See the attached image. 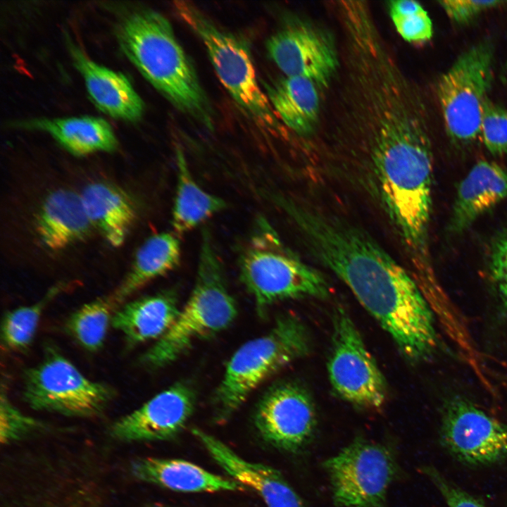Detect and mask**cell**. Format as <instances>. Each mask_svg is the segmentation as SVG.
Wrapping results in <instances>:
<instances>
[{"instance_id": "cell-1", "label": "cell", "mask_w": 507, "mask_h": 507, "mask_svg": "<svg viewBox=\"0 0 507 507\" xmlns=\"http://www.w3.org/2000/svg\"><path fill=\"white\" fill-rule=\"evenodd\" d=\"M310 252L351 289L411 361L439 342L432 310L418 284L368 232L306 204L290 212Z\"/></svg>"}, {"instance_id": "cell-2", "label": "cell", "mask_w": 507, "mask_h": 507, "mask_svg": "<svg viewBox=\"0 0 507 507\" xmlns=\"http://www.w3.org/2000/svg\"><path fill=\"white\" fill-rule=\"evenodd\" d=\"M368 161L385 213L411 260L422 265L432 210L433 156L429 134L379 151Z\"/></svg>"}, {"instance_id": "cell-3", "label": "cell", "mask_w": 507, "mask_h": 507, "mask_svg": "<svg viewBox=\"0 0 507 507\" xmlns=\"http://www.w3.org/2000/svg\"><path fill=\"white\" fill-rule=\"evenodd\" d=\"M120 46L141 74L181 111L212 127V112L196 71L168 19L142 9L127 16L118 32Z\"/></svg>"}, {"instance_id": "cell-4", "label": "cell", "mask_w": 507, "mask_h": 507, "mask_svg": "<svg viewBox=\"0 0 507 507\" xmlns=\"http://www.w3.org/2000/svg\"><path fill=\"white\" fill-rule=\"evenodd\" d=\"M237 308L226 285L220 257L209 230H204L194 288L168 331L143 354L151 368L166 366L198 341L213 337L235 320Z\"/></svg>"}, {"instance_id": "cell-5", "label": "cell", "mask_w": 507, "mask_h": 507, "mask_svg": "<svg viewBox=\"0 0 507 507\" xmlns=\"http://www.w3.org/2000/svg\"><path fill=\"white\" fill-rule=\"evenodd\" d=\"M239 278L254 299L258 314L273 304L303 297L326 298L330 287L323 274L302 261L259 217L239 258Z\"/></svg>"}, {"instance_id": "cell-6", "label": "cell", "mask_w": 507, "mask_h": 507, "mask_svg": "<svg viewBox=\"0 0 507 507\" xmlns=\"http://www.w3.org/2000/svg\"><path fill=\"white\" fill-rule=\"evenodd\" d=\"M309 350V334L299 318H278L268 332L243 344L230 358L213 395L216 418L230 417L256 388Z\"/></svg>"}, {"instance_id": "cell-7", "label": "cell", "mask_w": 507, "mask_h": 507, "mask_svg": "<svg viewBox=\"0 0 507 507\" xmlns=\"http://www.w3.org/2000/svg\"><path fill=\"white\" fill-rule=\"evenodd\" d=\"M174 8L203 42L219 80L237 105L263 127L278 130L277 117L259 86L246 43L218 27L190 2L176 1Z\"/></svg>"}, {"instance_id": "cell-8", "label": "cell", "mask_w": 507, "mask_h": 507, "mask_svg": "<svg viewBox=\"0 0 507 507\" xmlns=\"http://www.w3.org/2000/svg\"><path fill=\"white\" fill-rule=\"evenodd\" d=\"M115 395L111 387L88 379L53 346H46L41 361L24 372L23 400L35 410L91 417Z\"/></svg>"}, {"instance_id": "cell-9", "label": "cell", "mask_w": 507, "mask_h": 507, "mask_svg": "<svg viewBox=\"0 0 507 507\" xmlns=\"http://www.w3.org/2000/svg\"><path fill=\"white\" fill-rule=\"evenodd\" d=\"M494 54L490 42H479L463 52L439 80L446 131L456 144L471 143L480 134L482 107L493 81Z\"/></svg>"}, {"instance_id": "cell-10", "label": "cell", "mask_w": 507, "mask_h": 507, "mask_svg": "<svg viewBox=\"0 0 507 507\" xmlns=\"http://www.w3.org/2000/svg\"><path fill=\"white\" fill-rule=\"evenodd\" d=\"M323 467L337 507H387V490L398 468L389 446L357 437Z\"/></svg>"}, {"instance_id": "cell-11", "label": "cell", "mask_w": 507, "mask_h": 507, "mask_svg": "<svg viewBox=\"0 0 507 507\" xmlns=\"http://www.w3.org/2000/svg\"><path fill=\"white\" fill-rule=\"evenodd\" d=\"M327 373L334 392L362 409L377 410L387 399V384L349 313L337 306L332 315Z\"/></svg>"}, {"instance_id": "cell-12", "label": "cell", "mask_w": 507, "mask_h": 507, "mask_svg": "<svg viewBox=\"0 0 507 507\" xmlns=\"http://www.w3.org/2000/svg\"><path fill=\"white\" fill-rule=\"evenodd\" d=\"M441 443L461 463L490 465L507 458V425L459 396L444 405Z\"/></svg>"}, {"instance_id": "cell-13", "label": "cell", "mask_w": 507, "mask_h": 507, "mask_svg": "<svg viewBox=\"0 0 507 507\" xmlns=\"http://www.w3.org/2000/svg\"><path fill=\"white\" fill-rule=\"evenodd\" d=\"M254 425L262 439L288 453H299L310 443L316 425L313 399L301 385L282 382L270 387L260 399Z\"/></svg>"}, {"instance_id": "cell-14", "label": "cell", "mask_w": 507, "mask_h": 507, "mask_svg": "<svg viewBox=\"0 0 507 507\" xmlns=\"http://www.w3.org/2000/svg\"><path fill=\"white\" fill-rule=\"evenodd\" d=\"M268 53L287 77H302L327 87L340 68L338 52L321 30L305 23L289 24L272 35Z\"/></svg>"}, {"instance_id": "cell-15", "label": "cell", "mask_w": 507, "mask_h": 507, "mask_svg": "<svg viewBox=\"0 0 507 507\" xmlns=\"http://www.w3.org/2000/svg\"><path fill=\"white\" fill-rule=\"evenodd\" d=\"M195 403L192 386L175 383L116 420L111 434L118 440L130 442L169 439L184 429Z\"/></svg>"}, {"instance_id": "cell-16", "label": "cell", "mask_w": 507, "mask_h": 507, "mask_svg": "<svg viewBox=\"0 0 507 507\" xmlns=\"http://www.w3.org/2000/svg\"><path fill=\"white\" fill-rule=\"evenodd\" d=\"M192 434L214 461L237 483L255 491L267 507H305L303 500L276 469L244 460L215 437L198 428Z\"/></svg>"}, {"instance_id": "cell-17", "label": "cell", "mask_w": 507, "mask_h": 507, "mask_svg": "<svg viewBox=\"0 0 507 507\" xmlns=\"http://www.w3.org/2000/svg\"><path fill=\"white\" fill-rule=\"evenodd\" d=\"M94 227L80 194L61 189L49 193L37 214L35 232L51 251L65 249L90 236Z\"/></svg>"}, {"instance_id": "cell-18", "label": "cell", "mask_w": 507, "mask_h": 507, "mask_svg": "<svg viewBox=\"0 0 507 507\" xmlns=\"http://www.w3.org/2000/svg\"><path fill=\"white\" fill-rule=\"evenodd\" d=\"M68 46L74 65L96 107L115 118L138 120L144 113V103L127 78L94 63L72 43Z\"/></svg>"}, {"instance_id": "cell-19", "label": "cell", "mask_w": 507, "mask_h": 507, "mask_svg": "<svg viewBox=\"0 0 507 507\" xmlns=\"http://www.w3.org/2000/svg\"><path fill=\"white\" fill-rule=\"evenodd\" d=\"M180 309L176 293L163 291L125 303L113 315L111 325L129 346L163 337L176 320Z\"/></svg>"}, {"instance_id": "cell-20", "label": "cell", "mask_w": 507, "mask_h": 507, "mask_svg": "<svg viewBox=\"0 0 507 507\" xmlns=\"http://www.w3.org/2000/svg\"><path fill=\"white\" fill-rule=\"evenodd\" d=\"M506 197L507 171L494 162L478 161L458 187L451 230L463 231Z\"/></svg>"}, {"instance_id": "cell-21", "label": "cell", "mask_w": 507, "mask_h": 507, "mask_svg": "<svg viewBox=\"0 0 507 507\" xmlns=\"http://www.w3.org/2000/svg\"><path fill=\"white\" fill-rule=\"evenodd\" d=\"M131 469L139 480L175 492H215L242 489L235 481L182 459L142 458L133 462Z\"/></svg>"}, {"instance_id": "cell-22", "label": "cell", "mask_w": 507, "mask_h": 507, "mask_svg": "<svg viewBox=\"0 0 507 507\" xmlns=\"http://www.w3.org/2000/svg\"><path fill=\"white\" fill-rule=\"evenodd\" d=\"M80 196L94 229L112 246H120L137 218L131 197L120 187L104 182L88 184Z\"/></svg>"}, {"instance_id": "cell-23", "label": "cell", "mask_w": 507, "mask_h": 507, "mask_svg": "<svg viewBox=\"0 0 507 507\" xmlns=\"http://www.w3.org/2000/svg\"><path fill=\"white\" fill-rule=\"evenodd\" d=\"M267 94L274 112L288 128L300 136L313 134L320 115L318 87L313 81L285 76L268 86Z\"/></svg>"}, {"instance_id": "cell-24", "label": "cell", "mask_w": 507, "mask_h": 507, "mask_svg": "<svg viewBox=\"0 0 507 507\" xmlns=\"http://www.w3.org/2000/svg\"><path fill=\"white\" fill-rule=\"evenodd\" d=\"M181 260V245L174 232L150 236L137 249L130 271L111 294L118 305L153 280L175 269Z\"/></svg>"}, {"instance_id": "cell-25", "label": "cell", "mask_w": 507, "mask_h": 507, "mask_svg": "<svg viewBox=\"0 0 507 507\" xmlns=\"http://www.w3.org/2000/svg\"><path fill=\"white\" fill-rule=\"evenodd\" d=\"M23 125L47 132L64 148L76 155L112 151L118 146L111 127L100 118L34 120Z\"/></svg>"}, {"instance_id": "cell-26", "label": "cell", "mask_w": 507, "mask_h": 507, "mask_svg": "<svg viewBox=\"0 0 507 507\" xmlns=\"http://www.w3.org/2000/svg\"><path fill=\"white\" fill-rule=\"evenodd\" d=\"M176 163L177 186L172 226L173 232L180 237L223 211L226 203L198 184L180 149L176 150Z\"/></svg>"}, {"instance_id": "cell-27", "label": "cell", "mask_w": 507, "mask_h": 507, "mask_svg": "<svg viewBox=\"0 0 507 507\" xmlns=\"http://www.w3.org/2000/svg\"><path fill=\"white\" fill-rule=\"evenodd\" d=\"M118 304L112 295L87 303L68 318L66 328L86 350L99 351L104 345Z\"/></svg>"}, {"instance_id": "cell-28", "label": "cell", "mask_w": 507, "mask_h": 507, "mask_svg": "<svg viewBox=\"0 0 507 507\" xmlns=\"http://www.w3.org/2000/svg\"><path fill=\"white\" fill-rule=\"evenodd\" d=\"M65 287L67 285L64 284H57L34 303L7 311L2 319L1 328V339L4 346L13 351L26 349L35 337L46 307Z\"/></svg>"}, {"instance_id": "cell-29", "label": "cell", "mask_w": 507, "mask_h": 507, "mask_svg": "<svg viewBox=\"0 0 507 507\" xmlns=\"http://www.w3.org/2000/svg\"><path fill=\"white\" fill-rule=\"evenodd\" d=\"M389 11L397 32L406 41L421 43L432 38V20L418 2L409 0L390 1Z\"/></svg>"}, {"instance_id": "cell-30", "label": "cell", "mask_w": 507, "mask_h": 507, "mask_svg": "<svg viewBox=\"0 0 507 507\" xmlns=\"http://www.w3.org/2000/svg\"><path fill=\"white\" fill-rule=\"evenodd\" d=\"M480 134L492 154L501 156L507 153V109L489 98L482 107Z\"/></svg>"}, {"instance_id": "cell-31", "label": "cell", "mask_w": 507, "mask_h": 507, "mask_svg": "<svg viewBox=\"0 0 507 507\" xmlns=\"http://www.w3.org/2000/svg\"><path fill=\"white\" fill-rule=\"evenodd\" d=\"M40 423L18 409L3 391L0 396V440L8 444L39 428Z\"/></svg>"}, {"instance_id": "cell-32", "label": "cell", "mask_w": 507, "mask_h": 507, "mask_svg": "<svg viewBox=\"0 0 507 507\" xmlns=\"http://www.w3.org/2000/svg\"><path fill=\"white\" fill-rule=\"evenodd\" d=\"M423 471L439 489L448 507H485L480 501L446 480L434 468L425 467Z\"/></svg>"}, {"instance_id": "cell-33", "label": "cell", "mask_w": 507, "mask_h": 507, "mask_svg": "<svg viewBox=\"0 0 507 507\" xmlns=\"http://www.w3.org/2000/svg\"><path fill=\"white\" fill-rule=\"evenodd\" d=\"M500 1L444 0L439 4L448 17L458 24H467L482 12L501 4Z\"/></svg>"}, {"instance_id": "cell-34", "label": "cell", "mask_w": 507, "mask_h": 507, "mask_svg": "<svg viewBox=\"0 0 507 507\" xmlns=\"http://www.w3.org/2000/svg\"><path fill=\"white\" fill-rule=\"evenodd\" d=\"M491 277L507 308V231L496 241L491 254Z\"/></svg>"}]
</instances>
